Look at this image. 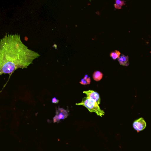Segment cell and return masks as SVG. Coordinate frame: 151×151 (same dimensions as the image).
<instances>
[{"instance_id": "obj_1", "label": "cell", "mask_w": 151, "mask_h": 151, "mask_svg": "<svg viewBox=\"0 0 151 151\" xmlns=\"http://www.w3.org/2000/svg\"><path fill=\"white\" fill-rule=\"evenodd\" d=\"M40 56L22 43L19 35H6L0 40V75L27 68Z\"/></svg>"}, {"instance_id": "obj_2", "label": "cell", "mask_w": 151, "mask_h": 151, "mask_svg": "<svg viewBox=\"0 0 151 151\" xmlns=\"http://www.w3.org/2000/svg\"><path fill=\"white\" fill-rule=\"evenodd\" d=\"M76 105H83L85 106L90 112H95L98 116L102 117L105 114L104 112L100 109L99 105L95 101L85 97L83 98L81 103H76Z\"/></svg>"}, {"instance_id": "obj_3", "label": "cell", "mask_w": 151, "mask_h": 151, "mask_svg": "<svg viewBox=\"0 0 151 151\" xmlns=\"http://www.w3.org/2000/svg\"><path fill=\"white\" fill-rule=\"evenodd\" d=\"M133 128L138 133L145 129L146 127V121L143 118H139L134 121L133 124Z\"/></svg>"}, {"instance_id": "obj_4", "label": "cell", "mask_w": 151, "mask_h": 151, "mask_svg": "<svg viewBox=\"0 0 151 151\" xmlns=\"http://www.w3.org/2000/svg\"><path fill=\"white\" fill-rule=\"evenodd\" d=\"M84 94L87 95V98L95 101L99 105L101 103V98L98 92L92 90H87L83 92Z\"/></svg>"}, {"instance_id": "obj_5", "label": "cell", "mask_w": 151, "mask_h": 151, "mask_svg": "<svg viewBox=\"0 0 151 151\" xmlns=\"http://www.w3.org/2000/svg\"><path fill=\"white\" fill-rule=\"evenodd\" d=\"M69 112L65 110L63 108L58 107V109H56V116L60 121V120H64L67 118L69 116Z\"/></svg>"}, {"instance_id": "obj_6", "label": "cell", "mask_w": 151, "mask_h": 151, "mask_svg": "<svg viewBox=\"0 0 151 151\" xmlns=\"http://www.w3.org/2000/svg\"><path fill=\"white\" fill-rule=\"evenodd\" d=\"M118 59L120 64L121 65L127 66L129 65L128 56L122 55L121 56H120L119 57Z\"/></svg>"}, {"instance_id": "obj_7", "label": "cell", "mask_w": 151, "mask_h": 151, "mask_svg": "<svg viewBox=\"0 0 151 151\" xmlns=\"http://www.w3.org/2000/svg\"><path fill=\"white\" fill-rule=\"evenodd\" d=\"M103 74L99 71H96L94 72L92 75V77L94 80L98 82L101 80L103 78Z\"/></svg>"}, {"instance_id": "obj_8", "label": "cell", "mask_w": 151, "mask_h": 151, "mask_svg": "<svg viewBox=\"0 0 151 151\" xmlns=\"http://www.w3.org/2000/svg\"><path fill=\"white\" fill-rule=\"evenodd\" d=\"M91 79L90 77H88L87 74H86L84 78H83L80 82V83L83 85H87L90 84Z\"/></svg>"}, {"instance_id": "obj_9", "label": "cell", "mask_w": 151, "mask_h": 151, "mask_svg": "<svg viewBox=\"0 0 151 151\" xmlns=\"http://www.w3.org/2000/svg\"><path fill=\"white\" fill-rule=\"evenodd\" d=\"M126 2L124 1H120V0H116L115 1V3L114 4V6L116 9H121L122 5H125Z\"/></svg>"}, {"instance_id": "obj_10", "label": "cell", "mask_w": 151, "mask_h": 151, "mask_svg": "<svg viewBox=\"0 0 151 151\" xmlns=\"http://www.w3.org/2000/svg\"><path fill=\"white\" fill-rule=\"evenodd\" d=\"M121 53L119 51L117 50H115L110 53V56H111L114 60H116L117 59H118Z\"/></svg>"}, {"instance_id": "obj_11", "label": "cell", "mask_w": 151, "mask_h": 151, "mask_svg": "<svg viewBox=\"0 0 151 151\" xmlns=\"http://www.w3.org/2000/svg\"><path fill=\"white\" fill-rule=\"evenodd\" d=\"M53 121H54V123H59L60 122V120L55 115V116L53 118Z\"/></svg>"}, {"instance_id": "obj_12", "label": "cell", "mask_w": 151, "mask_h": 151, "mask_svg": "<svg viewBox=\"0 0 151 151\" xmlns=\"http://www.w3.org/2000/svg\"><path fill=\"white\" fill-rule=\"evenodd\" d=\"M59 100L57 99L55 97L53 98L52 99V103H53L58 104L59 103Z\"/></svg>"}]
</instances>
